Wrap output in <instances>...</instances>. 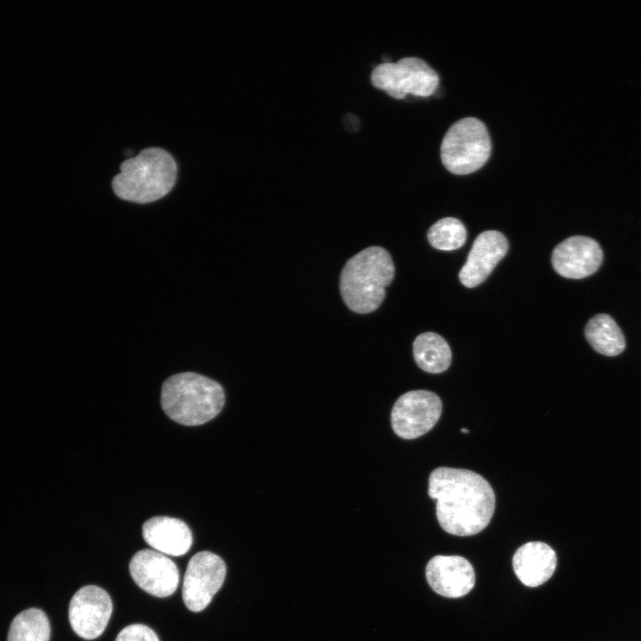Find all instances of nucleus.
Returning a JSON list of instances; mask_svg holds the SVG:
<instances>
[{"instance_id":"nucleus-1","label":"nucleus","mask_w":641,"mask_h":641,"mask_svg":"<svg viewBox=\"0 0 641 641\" xmlns=\"http://www.w3.org/2000/svg\"><path fill=\"white\" fill-rule=\"evenodd\" d=\"M428 495L436 500V517L441 527L456 536L482 531L495 510L491 484L471 470L441 467L428 479Z\"/></svg>"},{"instance_id":"nucleus-2","label":"nucleus","mask_w":641,"mask_h":641,"mask_svg":"<svg viewBox=\"0 0 641 641\" xmlns=\"http://www.w3.org/2000/svg\"><path fill=\"white\" fill-rule=\"evenodd\" d=\"M112 181L114 193L121 199L148 204L165 197L174 188L178 174L174 158L159 147L141 150L121 162Z\"/></svg>"},{"instance_id":"nucleus-3","label":"nucleus","mask_w":641,"mask_h":641,"mask_svg":"<svg viewBox=\"0 0 641 641\" xmlns=\"http://www.w3.org/2000/svg\"><path fill=\"white\" fill-rule=\"evenodd\" d=\"M394 276L389 253L381 247H367L344 266L340 275V293L346 306L356 313L377 310L385 296V288Z\"/></svg>"},{"instance_id":"nucleus-4","label":"nucleus","mask_w":641,"mask_h":641,"mask_svg":"<svg viewBox=\"0 0 641 641\" xmlns=\"http://www.w3.org/2000/svg\"><path fill=\"white\" fill-rule=\"evenodd\" d=\"M224 402L222 385L197 373L171 376L162 385V409L181 425L199 426L208 422L221 411Z\"/></svg>"},{"instance_id":"nucleus-5","label":"nucleus","mask_w":641,"mask_h":641,"mask_svg":"<svg viewBox=\"0 0 641 641\" xmlns=\"http://www.w3.org/2000/svg\"><path fill=\"white\" fill-rule=\"evenodd\" d=\"M491 153V140L483 121L466 117L455 121L445 132L440 145L444 168L456 175L481 169Z\"/></svg>"},{"instance_id":"nucleus-6","label":"nucleus","mask_w":641,"mask_h":641,"mask_svg":"<svg viewBox=\"0 0 641 641\" xmlns=\"http://www.w3.org/2000/svg\"><path fill=\"white\" fill-rule=\"evenodd\" d=\"M370 78L375 87L395 99H403L408 93L419 97L431 96L440 83L437 72L417 57L379 64L373 69Z\"/></svg>"},{"instance_id":"nucleus-7","label":"nucleus","mask_w":641,"mask_h":641,"mask_svg":"<svg viewBox=\"0 0 641 641\" xmlns=\"http://www.w3.org/2000/svg\"><path fill=\"white\" fill-rule=\"evenodd\" d=\"M442 410L440 397L427 390L410 391L394 404L391 424L401 438L411 440L430 431L439 420Z\"/></svg>"},{"instance_id":"nucleus-8","label":"nucleus","mask_w":641,"mask_h":641,"mask_svg":"<svg viewBox=\"0 0 641 641\" xmlns=\"http://www.w3.org/2000/svg\"><path fill=\"white\" fill-rule=\"evenodd\" d=\"M226 575V565L217 555L209 551L195 554L189 561L183 578V599L194 613L204 610L221 588Z\"/></svg>"},{"instance_id":"nucleus-9","label":"nucleus","mask_w":641,"mask_h":641,"mask_svg":"<svg viewBox=\"0 0 641 641\" xmlns=\"http://www.w3.org/2000/svg\"><path fill=\"white\" fill-rule=\"evenodd\" d=\"M112 601L101 588L87 585L72 596L69 606V620L74 632L80 637L92 640L102 634L112 613Z\"/></svg>"},{"instance_id":"nucleus-10","label":"nucleus","mask_w":641,"mask_h":641,"mask_svg":"<svg viewBox=\"0 0 641 641\" xmlns=\"http://www.w3.org/2000/svg\"><path fill=\"white\" fill-rule=\"evenodd\" d=\"M129 572L142 589L158 597L171 596L179 584L176 564L156 550L142 549L135 553L130 561Z\"/></svg>"},{"instance_id":"nucleus-11","label":"nucleus","mask_w":641,"mask_h":641,"mask_svg":"<svg viewBox=\"0 0 641 641\" xmlns=\"http://www.w3.org/2000/svg\"><path fill=\"white\" fill-rule=\"evenodd\" d=\"M551 262L555 271L563 277L586 278L600 267L603 251L595 239L586 236H572L555 247Z\"/></svg>"},{"instance_id":"nucleus-12","label":"nucleus","mask_w":641,"mask_h":641,"mask_svg":"<svg viewBox=\"0 0 641 641\" xmlns=\"http://www.w3.org/2000/svg\"><path fill=\"white\" fill-rule=\"evenodd\" d=\"M426 576L434 592L450 598L465 596L475 582L472 564L460 556H434L427 563Z\"/></svg>"},{"instance_id":"nucleus-13","label":"nucleus","mask_w":641,"mask_h":641,"mask_svg":"<svg viewBox=\"0 0 641 641\" xmlns=\"http://www.w3.org/2000/svg\"><path fill=\"white\" fill-rule=\"evenodd\" d=\"M508 249L506 237L498 231H485L475 239L458 278L467 288H475L486 280Z\"/></svg>"},{"instance_id":"nucleus-14","label":"nucleus","mask_w":641,"mask_h":641,"mask_svg":"<svg viewBox=\"0 0 641 641\" xmlns=\"http://www.w3.org/2000/svg\"><path fill=\"white\" fill-rule=\"evenodd\" d=\"M514 572L527 587H538L553 575L556 567L554 549L541 541H530L521 546L513 556Z\"/></svg>"},{"instance_id":"nucleus-15","label":"nucleus","mask_w":641,"mask_h":641,"mask_svg":"<svg viewBox=\"0 0 641 641\" xmlns=\"http://www.w3.org/2000/svg\"><path fill=\"white\" fill-rule=\"evenodd\" d=\"M144 540L156 551L180 556L192 545V533L182 520L168 516H155L142 525Z\"/></svg>"},{"instance_id":"nucleus-16","label":"nucleus","mask_w":641,"mask_h":641,"mask_svg":"<svg viewBox=\"0 0 641 641\" xmlns=\"http://www.w3.org/2000/svg\"><path fill=\"white\" fill-rule=\"evenodd\" d=\"M413 355L418 366L428 373L445 371L451 361V352L445 339L434 332L418 335L413 343Z\"/></svg>"},{"instance_id":"nucleus-17","label":"nucleus","mask_w":641,"mask_h":641,"mask_svg":"<svg viewBox=\"0 0 641 641\" xmlns=\"http://www.w3.org/2000/svg\"><path fill=\"white\" fill-rule=\"evenodd\" d=\"M585 337L589 345L599 353L615 356L625 349V337L615 320L608 314L600 313L588 320Z\"/></svg>"},{"instance_id":"nucleus-18","label":"nucleus","mask_w":641,"mask_h":641,"mask_svg":"<svg viewBox=\"0 0 641 641\" xmlns=\"http://www.w3.org/2000/svg\"><path fill=\"white\" fill-rule=\"evenodd\" d=\"M50 622L46 614L38 608H29L18 613L12 620L7 641H49Z\"/></svg>"},{"instance_id":"nucleus-19","label":"nucleus","mask_w":641,"mask_h":641,"mask_svg":"<svg viewBox=\"0 0 641 641\" xmlns=\"http://www.w3.org/2000/svg\"><path fill=\"white\" fill-rule=\"evenodd\" d=\"M427 238L429 243L437 249L454 250L464 245L467 230L459 220L446 217L440 219L430 227Z\"/></svg>"},{"instance_id":"nucleus-20","label":"nucleus","mask_w":641,"mask_h":641,"mask_svg":"<svg viewBox=\"0 0 641 641\" xmlns=\"http://www.w3.org/2000/svg\"><path fill=\"white\" fill-rule=\"evenodd\" d=\"M115 641H159L157 634L148 626L132 624L125 627Z\"/></svg>"},{"instance_id":"nucleus-21","label":"nucleus","mask_w":641,"mask_h":641,"mask_svg":"<svg viewBox=\"0 0 641 641\" xmlns=\"http://www.w3.org/2000/svg\"><path fill=\"white\" fill-rule=\"evenodd\" d=\"M460 431H461L462 433H468V432H469L467 429H466V428H464V427L461 428Z\"/></svg>"}]
</instances>
